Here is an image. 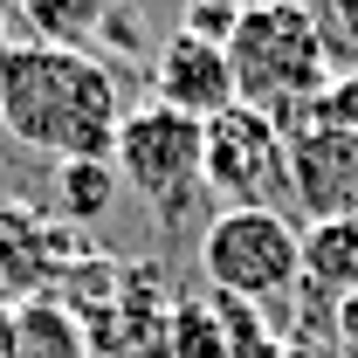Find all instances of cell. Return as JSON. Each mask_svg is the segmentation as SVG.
Segmentation results:
<instances>
[{"instance_id": "9a60e30c", "label": "cell", "mask_w": 358, "mask_h": 358, "mask_svg": "<svg viewBox=\"0 0 358 358\" xmlns=\"http://www.w3.org/2000/svg\"><path fill=\"white\" fill-rule=\"evenodd\" d=\"M338 324H345V338H352V345H358V289H352V296H345V303H338Z\"/></svg>"}, {"instance_id": "52a82bcc", "label": "cell", "mask_w": 358, "mask_h": 358, "mask_svg": "<svg viewBox=\"0 0 358 358\" xmlns=\"http://www.w3.org/2000/svg\"><path fill=\"white\" fill-rule=\"evenodd\" d=\"M152 103H166L179 117H221L227 103H241L234 96V69H227V48L207 42V35H186L173 28L166 48L152 55Z\"/></svg>"}, {"instance_id": "3957f363", "label": "cell", "mask_w": 358, "mask_h": 358, "mask_svg": "<svg viewBox=\"0 0 358 358\" xmlns=\"http://www.w3.org/2000/svg\"><path fill=\"white\" fill-rule=\"evenodd\" d=\"M110 173H117V186H131L145 207L179 214L200 193V179H207V124L200 117H179V110H166V103L145 96L138 110H124V124H117Z\"/></svg>"}, {"instance_id": "9c48e42d", "label": "cell", "mask_w": 358, "mask_h": 358, "mask_svg": "<svg viewBox=\"0 0 358 358\" xmlns=\"http://www.w3.org/2000/svg\"><path fill=\"white\" fill-rule=\"evenodd\" d=\"M14 7H21V28H35L28 42H55V48H90L124 14V0H14Z\"/></svg>"}, {"instance_id": "7c38bea8", "label": "cell", "mask_w": 358, "mask_h": 358, "mask_svg": "<svg viewBox=\"0 0 358 358\" xmlns=\"http://www.w3.org/2000/svg\"><path fill=\"white\" fill-rule=\"evenodd\" d=\"M173 352L179 358H234L221 331V310H200V303H179L173 310Z\"/></svg>"}, {"instance_id": "7a4b0ae2", "label": "cell", "mask_w": 358, "mask_h": 358, "mask_svg": "<svg viewBox=\"0 0 358 358\" xmlns=\"http://www.w3.org/2000/svg\"><path fill=\"white\" fill-rule=\"evenodd\" d=\"M221 48H227V69H234V96L255 103V110H268L282 124V138L331 90V62H324V42H317V28H310V7L255 0V7L234 14V28H227Z\"/></svg>"}, {"instance_id": "8fae6325", "label": "cell", "mask_w": 358, "mask_h": 358, "mask_svg": "<svg viewBox=\"0 0 358 358\" xmlns=\"http://www.w3.org/2000/svg\"><path fill=\"white\" fill-rule=\"evenodd\" d=\"M310 28H317V42H324L331 76L338 69L358 76V0H310Z\"/></svg>"}, {"instance_id": "6da1fadb", "label": "cell", "mask_w": 358, "mask_h": 358, "mask_svg": "<svg viewBox=\"0 0 358 358\" xmlns=\"http://www.w3.org/2000/svg\"><path fill=\"white\" fill-rule=\"evenodd\" d=\"M0 124L55 166H110L124 96L110 62H96L90 48L14 42L0 55Z\"/></svg>"}, {"instance_id": "5b68a950", "label": "cell", "mask_w": 358, "mask_h": 358, "mask_svg": "<svg viewBox=\"0 0 358 358\" xmlns=\"http://www.w3.org/2000/svg\"><path fill=\"white\" fill-rule=\"evenodd\" d=\"M207 186L234 207H268L275 193L289 200V138L255 103H227L207 117Z\"/></svg>"}, {"instance_id": "5bb4252c", "label": "cell", "mask_w": 358, "mask_h": 358, "mask_svg": "<svg viewBox=\"0 0 358 358\" xmlns=\"http://www.w3.org/2000/svg\"><path fill=\"white\" fill-rule=\"evenodd\" d=\"M14 21H21V7H14V0H0V55L14 48Z\"/></svg>"}, {"instance_id": "30bf717a", "label": "cell", "mask_w": 358, "mask_h": 358, "mask_svg": "<svg viewBox=\"0 0 358 358\" xmlns=\"http://www.w3.org/2000/svg\"><path fill=\"white\" fill-rule=\"evenodd\" d=\"M303 275L324 296L358 289V221H310L303 227Z\"/></svg>"}, {"instance_id": "2e32d148", "label": "cell", "mask_w": 358, "mask_h": 358, "mask_svg": "<svg viewBox=\"0 0 358 358\" xmlns=\"http://www.w3.org/2000/svg\"><path fill=\"white\" fill-rule=\"evenodd\" d=\"M241 7H255V0H241ZM275 7H310V0H275Z\"/></svg>"}, {"instance_id": "8992f818", "label": "cell", "mask_w": 358, "mask_h": 358, "mask_svg": "<svg viewBox=\"0 0 358 358\" xmlns=\"http://www.w3.org/2000/svg\"><path fill=\"white\" fill-rule=\"evenodd\" d=\"M289 200L310 221H358V124L289 131Z\"/></svg>"}, {"instance_id": "4fadbf2b", "label": "cell", "mask_w": 358, "mask_h": 358, "mask_svg": "<svg viewBox=\"0 0 358 358\" xmlns=\"http://www.w3.org/2000/svg\"><path fill=\"white\" fill-rule=\"evenodd\" d=\"M62 186H69V214L76 221H90V214H103L110 207V193H117V173L110 166H62Z\"/></svg>"}, {"instance_id": "277c9868", "label": "cell", "mask_w": 358, "mask_h": 358, "mask_svg": "<svg viewBox=\"0 0 358 358\" xmlns=\"http://www.w3.org/2000/svg\"><path fill=\"white\" fill-rule=\"evenodd\" d=\"M200 275L234 303H275L303 275V234L275 207H227L200 234Z\"/></svg>"}, {"instance_id": "ba28073f", "label": "cell", "mask_w": 358, "mask_h": 358, "mask_svg": "<svg viewBox=\"0 0 358 358\" xmlns=\"http://www.w3.org/2000/svg\"><path fill=\"white\" fill-rule=\"evenodd\" d=\"M0 358H90V331L62 296H28L0 324Z\"/></svg>"}]
</instances>
